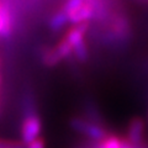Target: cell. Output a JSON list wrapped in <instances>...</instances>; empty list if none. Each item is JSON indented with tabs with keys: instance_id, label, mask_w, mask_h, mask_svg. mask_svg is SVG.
Masks as SVG:
<instances>
[{
	"instance_id": "6",
	"label": "cell",
	"mask_w": 148,
	"mask_h": 148,
	"mask_svg": "<svg viewBox=\"0 0 148 148\" xmlns=\"http://www.w3.org/2000/svg\"><path fill=\"white\" fill-rule=\"evenodd\" d=\"M68 22H69V20H68L67 14L61 9L59 11L54 12L53 15L51 16L49 21H48V27L52 31H58V30H61L62 27L66 26Z\"/></svg>"
},
{
	"instance_id": "10",
	"label": "cell",
	"mask_w": 148,
	"mask_h": 148,
	"mask_svg": "<svg viewBox=\"0 0 148 148\" xmlns=\"http://www.w3.org/2000/svg\"><path fill=\"white\" fill-rule=\"evenodd\" d=\"M0 148H26V145L17 141L0 140Z\"/></svg>"
},
{
	"instance_id": "12",
	"label": "cell",
	"mask_w": 148,
	"mask_h": 148,
	"mask_svg": "<svg viewBox=\"0 0 148 148\" xmlns=\"http://www.w3.org/2000/svg\"><path fill=\"white\" fill-rule=\"evenodd\" d=\"M0 34H1V20H0Z\"/></svg>"
},
{
	"instance_id": "11",
	"label": "cell",
	"mask_w": 148,
	"mask_h": 148,
	"mask_svg": "<svg viewBox=\"0 0 148 148\" xmlns=\"http://www.w3.org/2000/svg\"><path fill=\"white\" fill-rule=\"evenodd\" d=\"M26 148H46V143L42 138H37V140L27 143Z\"/></svg>"
},
{
	"instance_id": "8",
	"label": "cell",
	"mask_w": 148,
	"mask_h": 148,
	"mask_svg": "<svg viewBox=\"0 0 148 148\" xmlns=\"http://www.w3.org/2000/svg\"><path fill=\"white\" fill-rule=\"evenodd\" d=\"M73 54L75 56V58L79 62H85L86 61L88 57H89V52H88L85 41H83V42H79L78 45L73 46Z\"/></svg>"
},
{
	"instance_id": "2",
	"label": "cell",
	"mask_w": 148,
	"mask_h": 148,
	"mask_svg": "<svg viewBox=\"0 0 148 148\" xmlns=\"http://www.w3.org/2000/svg\"><path fill=\"white\" fill-rule=\"evenodd\" d=\"M71 53H73L72 46L63 37V40L61 42H58L54 47L47 49L42 54V62L45 63V66H47V67H54V66H57L58 63H61L63 59L69 57Z\"/></svg>"
},
{
	"instance_id": "7",
	"label": "cell",
	"mask_w": 148,
	"mask_h": 148,
	"mask_svg": "<svg viewBox=\"0 0 148 148\" xmlns=\"http://www.w3.org/2000/svg\"><path fill=\"white\" fill-rule=\"evenodd\" d=\"M123 146V141L120 140L116 136H106L103 141L99 142L98 148H122Z\"/></svg>"
},
{
	"instance_id": "3",
	"label": "cell",
	"mask_w": 148,
	"mask_h": 148,
	"mask_svg": "<svg viewBox=\"0 0 148 148\" xmlns=\"http://www.w3.org/2000/svg\"><path fill=\"white\" fill-rule=\"evenodd\" d=\"M42 131V122L36 114H31L26 116L21 125V142L27 145L32 141L40 138Z\"/></svg>"
},
{
	"instance_id": "13",
	"label": "cell",
	"mask_w": 148,
	"mask_h": 148,
	"mask_svg": "<svg viewBox=\"0 0 148 148\" xmlns=\"http://www.w3.org/2000/svg\"><path fill=\"white\" fill-rule=\"evenodd\" d=\"M147 123H148V112H147Z\"/></svg>"
},
{
	"instance_id": "14",
	"label": "cell",
	"mask_w": 148,
	"mask_h": 148,
	"mask_svg": "<svg viewBox=\"0 0 148 148\" xmlns=\"http://www.w3.org/2000/svg\"><path fill=\"white\" fill-rule=\"evenodd\" d=\"M0 83H1V79H0Z\"/></svg>"
},
{
	"instance_id": "5",
	"label": "cell",
	"mask_w": 148,
	"mask_h": 148,
	"mask_svg": "<svg viewBox=\"0 0 148 148\" xmlns=\"http://www.w3.org/2000/svg\"><path fill=\"white\" fill-rule=\"evenodd\" d=\"M0 20H1V34L0 36L9 37L11 34V14L6 5H0Z\"/></svg>"
},
{
	"instance_id": "4",
	"label": "cell",
	"mask_w": 148,
	"mask_h": 148,
	"mask_svg": "<svg viewBox=\"0 0 148 148\" xmlns=\"http://www.w3.org/2000/svg\"><path fill=\"white\" fill-rule=\"evenodd\" d=\"M145 121L141 117H135L131 120L127 130L126 141L133 147H138L142 143L143 135H145Z\"/></svg>"
},
{
	"instance_id": "1",
	"label": "cell",
	"mask_w": 148,
	"mask_h": 148,
	"mask_svg": "<svg viewBox=\"0 0 148 148\" xmlns=\"http://www.w3.org/2000/svg\"><path fill=\"white\" fill-rule=\"evenodd\" d=\"M69 125H71V127L75 132L82 133L83 136L90 138V140H94V141L100 142L108 136L104 126H101L98 122L85 120L83 117H73L69 121Z\"/></svg>"
},
{
	"instance_id": "9",
	"label": "cell",
	"mask_w": 148,
	"mask_h": 148,
	"mask_svg": "<svg viewBox=\"0 0 148 148\" xmlns=\"http://www.w3.org/2000/svg\"><path fill=\"white\" fill-rule=\"evenodd\" d=\"M85 1L86 0H66V3H64L62 6V10L66 14H69L71 11L80 8L83 4H85Z\"/></svg>"
}]
</instances>
